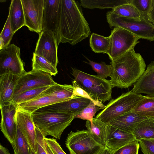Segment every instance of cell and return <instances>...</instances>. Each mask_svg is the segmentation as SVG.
<instances>
[{
	"mask_svg": "<svg viewBox=\"0 0 154 154\" xmlns=\"http://www.w3.org/2000/svg\"><path fill=\"white\" fill-rule=\"evenodd\" d=\"M59 30L60 43L74 45L90 36L89 24L75 1L61 0Z\"/></svg>",
	"mask_w": 154,
	"mask_h": 154,
	"instance_id": "obj_1",
	"label": "cell"
},
{
	"mask_svg": "<svg viewBox=\"0 0 154 154\" xmlns=\"http://www.w3.org/2000/svg\"><path fill=\"white\" fill-rule=\"evenodd\" d=\"M112 88H128L136 82L145 71L146 65L141 55L134 48L111 61Z\"/></svg>",
	"mask_w": 154,
	"mask_h": 154,
	"instance_id": "obj_2",
	"label": "cell"
},
{
	"mask_svg": "<svg viewBox=\"0 0 154 154\" xmlns=\"http://www.w3.org/2000/svg\"><path fill=\"white\" fill-rule=\"evenodd\" d=\"M32 116L35 127L45 137L51 136L58 140L75 116L69 113L57 112H34Z\"/></svg>",
	"mask_w": 154,
	"mask_h": 154,
	"instance_id": "obj_3",
	"label": "cell"
},
{
	"mask_svg": "<svg viewBox=\"0 0 154 154\" xmlns=\"http://www.w3.org/2000/svg\"><path fill=\"white\" fill-rule=\"evenodd\" d=\"M73 81L92 98L104 103L112 98V87L110 81L75 68L72 69Z\"/></svg>",
	"mask_w": 154,
	"mask_h": 154,
	"instance_id": "obj_4",
	"label": "cell"
},
{
	"mask_svg": "<svg viewBox=\"0 0 154 154\" xmlns=\"http://www.w3.org/2000/svg\"><path fill=\"white\" fill-rule=\"evenodd\" d=\"M107 22L110 27H119L131 32L139 39L154 41V25L147 17L140 20L122 17L108 11L106 14Z\"/></svg>",
	"mask_w": 154,
	"mask_h": 154,
	"instance_id": "obj_5",
	"label": "cell"
},
{
	"mask_svg": "<svg viewBox=\"0 0 154 154\" xmlns=\"http://www.w3.org/2000/svg\"><path fill=\"white\" fill-rule=\"evenodd\" d=\"M145 96L131 91L112 99L95 118L108 124L120 116L132 110Z\"/></svg>",
	"mask_w": 154,
	"mask_h": 154,
	"instance_id": "obj_6",
	"label": "cell"
},
{
	"mask_svg": "<svg viewBox=\"0 0 154 154\" xmlns=\"http://www.w3.org/2000/svg\"><path fill=\"white\" fill-rule=\"evenodd\" d=\"M65 143L70 154H97L105 147L95 141L86 130L71 131Z\"/></svg>",
	"mask_w": 154,
	"mask_h": 154,
	"instance_id": "obj_7",
	"label": "cell"
},
{
	"mask_svg": "<svg viewBox=\"0 0 154 154\" xmlns=\"http://www.w3.org/2000/svg\"><path fill=\"white\" fill-rule=\"evenodd\" d=\"M109 36L110 43L106 54L111 61L134 48L140 42L139 39L132 33L119 27H114Z\"/></svg>",
	"mask_w": 154,
	"mask_h": 154,
	"instance_id": "obj_8",
	"label": "cell"
},
{
	"mask_svg": "<svg viewBox=\"0 0 154 154\" xmlns=\"http://www.w3.org/2000/svg\"><path fill=\"white\" fill-rule=\"evenodd\" d=\"M26 72L19 47L13 44L0 50V75L9 73L21 75Z\"/></svg>",
	"mask_w": 154,
	"mask_h": 154,
	"instance_id": "obj_9",
	"label": "cell"
},
{
	"mask_svg": "<svg viewBox=\"0 0 154 154\" xmlns=\"http://www.w3.org/2000/svg\"><path fill=\"white\" fill-rule=\"evenodd\" d=\"M56 83L49 74L42 71L32 70L20 76L15 85L13 97L28 90L51 86Z\"/></svg>",
	"mask_w": 154,
	"mask_h": 154,
	"instance_id": "obj_10",
	"label": "cell"
},
{
	"mask_svg": "<svg viewBox=\"0 0 154 154\" xmlns=\"http://www.w3.org/2000/svg\"><path fill=\"white\" fill-rule=\"evenodd\" d=\"M25 25L31 31L38 34L42 31L44 0H21Z\"/></svg>",
	"mask_w": 154,
	"mask_h": 154,
	"instance_id": "obj_11",
	"label": "cell"
},
{
	"mask_svg": "<svg viewBox=\"0 0 154 154\" xmlns=\"http://www.w3.org/2000/svg\"><path fill=\"white\" fill-rule=\"evenodd\" d=\"M39 35L34 53L57 67L58 46L54 34L51 31L46 30L42 31Z\"/></svg>",
	"mask_w": 154,
	"mask_h": 154,
	"instance_id": "obj_12",
	"label": "cell"
},
{
	"mask_svg": "<svg viewBox=\"0 0 154 154\" xmlns=\"http://www.w3.org/2000/svg\"><path fill=\"white\" fill-rule=\"evenodd\" d=\"M44 1L42 31H51L54 35L58 46L60 40L59 22L61 0H44Z\"/></svg>",
	"mask_w": 154,
	"mask_h": 154,
	"instance_id": "obj_13",
	"label": "cell"
},
{
	"mask_svg": "<svg viewBox=\"0 0 154 154\" xmlns=\"http://www.w3.org/2000/svg\"><path fill=\"white\" fill-rule=\"evenodd\" d=\"M15 120L29 147L37 153L36 133L32 113L17 109Z\"/></svg>",
	"mask_w": 154,
	"mask_h": 154,
	"instance_id": "obj_14",
	"label": "cell"
},
{
	"mask_svg": "<svg viewBox=\"0 0 154 154\" xmlns=\"http://www.w3.org/2000/svg\"><path fill=\"white\" fill-rule=\"evenodd\" d=\"M91 101L86 98L78 97L45 106L34 112H60L69 113L75 116L88 105Z\"/></svg>",
	"mask_w": 154,
	"mask_h": 154,
	"instance_id": "obj_15",
	"label": "cell"
},
{
	"mask_svg": "<svg viewBox=\"0 0 154 154\" xmlns=\"http://www.w3.org/2000/svg\"><path fill=\"white\" fill-rule=\"evenodd\" d=\"M1 113V130L11 143L14 141L16 130L15 116L17 105L11 102L0 106Z\"/></svg>",
	"mask_w": 154,
	"mask_h": 154,
	"instance_id": "obj_16",
	"label": "cell"
},
{
	"mask_svg": "<svg viewBox=\"0 0 154 154\" xmlns=\"http://www.w3.org/2000/svg\"><path fill=\"white\" fill-rule=\"evenodd\" d=\"M135 140L133 133L126 132L109 124L105 146L114 151Z\"/></svg>",
	"mask_w": 154,
	"mask_h": 154,
	"instance_id": "obj_17",
	"label": "cell"
},
{
	"mask_svg": "<svg viewBox=\"0 0 154 154\" xmlns=\"http://www.w3.org/2000/svg\"><path fill=\"white\" fill-rule=\"evenodd\" d=\"M131 91L137 94H143L154 97V61L149 64L138 80L134 84Z\"/></svg>",
	"mask_w": 154,
	"mask_h": 154,
	"instance_id": "obj_18",
	"label": "cell"
},
{
	"mask_svg": "<svg viewBox=\"0 0 154 154\" xmlns=\"http://www.w3.org/2000/svg\"><path fill=\"white\" fill-rule=\"evenodd\" d=\"M148 118L139 116L131 110L120 116L108 124L124 131L132 133L139 123Z\"/></svg>",
	"mask_w": 154,
	"mask_h": 154,
	"instance_id": "obj_19",
	"label": "cell"
},
{
	"mask_svg": "<svg viewBox=\"0 0 154 154\" xmlns=\"http://www.w3.org/2000/svg\"><path fill=\"white\" fill-rule=\"evenodd\" d=\"M20 76L9 73L0 75V106L11 102L15 85Z\"/></svg>",
	"mask_w": 154,
	"mask_h": 154,
	"instance_id": "obj_20",
	"label": "cell"
},
{
	"mask_svg": "<svg viewBox=\"0 0 154 154\" xmlns=\"http://www.w3.org/2000/svg\"><path fill=\"white\" fill-rule=\"evenodd\" d=\"M109 124L96 118L87 120L85 126L94 139L105 146L106 134Z\"/></svg>",
	"mask_w": 154,
	"mask_h": 154,
	"instance_id": "obj_21",
	"label": "cell"
},
{
	"mask_svg": "<svg viewBox=\"0 0 154 154\" xmlns=\"http://www.w3.org/2000/svg\"><path fill=\"white\" fill-rule=\"evenodd\" d=\"M59 102V101L51 95L41 94L34 99L19 104L17 109L32 113L42 107Z\"/></svg>",
	"mask_w": 154,
	"mask_h": 154,
	"instance_id": "obj_22",
	"label": "cell"
},
{
	"mask_svg": "<svg viewBox=\"0 0 154 154\" xmlns=\"http://www.w3.org/2000/svg\"><path fill=\"white\" fill-rule=\"evenodd\" d=\"M11 28L15 33L25 25L24 13L21 0H12L9 8Z\"/></svg>",
	"mask_w": 154,
	"mask_h": 154,
	"instance_id": "obj_23",
	"label": "cell"
},
{
	"mask_svg": "<svg viewBox=\"0 0 154 154\" xmlns=\"http://www.w3.org/2000/svg\"><path fill=\"white\" fill-rule=\"evenodd\" d=\"M73 87L70 85H61L57 83L50 86L42 94L50 95L60 102L73 98Z\"/></svg>",
	"mask_w": 154,
	"mask_h": 154,
	"instance_id": "obj_24",
	"label": "cell"
},
{
	"mask_svg": "<svg viewBox=\"0 0 154 154\" xmlns=\"http://www.w3.org/2000/svg\"><path fill=\"white\" fill-rule=\"evenodd\" d=\"M131 0H81L80 5L84 8L90 9L98 8L112 9L119 6L130 4Z\"/></svg>",
	"mask_w": 154,
	"mask_h": 154,
	"instance_id": "obj_25",
	"label": "cell"
},
{
	"mask_svg": "<svg viewBox=\"0 0 154 154\" xmlns=\"http://www.w3.org/2000/svg\"><path fill=\"white\" fill-rule=\"evenodd\" d=\"M132 133L138 141L142 139L154 138V118H148L141 122Z\"/></svg>",
	"mask_w": 154,
	"mask_h": 154,
	"instance_id": "obj_26",
	"label": "cell"
},
{
	"mask_svg": "<svg viewBox=\"0 0 154 154\" xmlns=\"http://www.w3.org/2000/svg\"><path fill=\"white\" fill-rule=\"evenodd\" d=\"M132 110L139 116L154 118V97L145 96Z\"/></svg>",
	"mask_w": 154,
	"mask_h": 154,
	"instance_id": "obj_27",
	"label": "cell"
},
{
	"mask_svg": "<svg viewBox=\"0 0 154 154\" xmlns=\"http://www.w3.org/2000/svg\"><path fill=\"white\" fill-rule=\"evenodd\" d=\"M110 40L109 36L106 37L93 33L90 38V46L95 53L106 54L109 49Z\"/></svg>",
	"mask_w": 154,
	"mask_h": 154,
	"instance_id": "obj_28",
	"label": "cell"
},
{
	"mask_svg": "<svg viewBox=\"0 0 154 154\" xmlns=\"http://www.w3.org/2000/svg\"><path fill=\"white\" fill-rule=\"evenodd\" d=\"M50 86L42 87L25 91L14 96L11 102L18 105L31 100L39 97Z\"/></svg>",
	"mask_w": 154,
	"mask_h": 154,
	"instance_id": "obj_29",
	"label": "cell"
},
{
	"mask_svg": "<svg viewBox=\"0 0 154 154\" xmlns=\"http://www.w3.org/2000/svg\"><path fill=\"white\" fill-rule=\"evenodd\" d=\"M32 61V70L42 71L54 76L58 73L57 67L34 52L33 53Z\"/></svg>",
	"mask_w": 154,
	"mask_h": 154,
	"instance_id": "obj_30",
	"label": "cell"
},
{
	"mask_svg": "<svg viewBox=\"0 0 154 154\" xmlns=\"http://www.w3.org/2000/svg\"><path fill=\"white\" fill-rule=\"evenodd\" d=\"M11 144L14 154H30L29 146L16 124L14 138Z\"/></svg>",
	"mask_w": 154,
	"mask_h": 154,
	"instance_id": "obj_31",
	"label": "cell"
},
{
	"mask_svg": "<svg viewBox=\"0 0 154 154\" xmlns=\"http://www.w3.org/2000/svg\"><path fill=\"white\" fill-rule=\"evenodd\" d=\"M112 11L119 16L140 20L143 17L137 10L130 3L124 4L112 9Z\"/></svg>",
	"mask_w": 154,
	"mask_h": 154,
	"instance_id": "obj_32",
	"label": "cell"
},
{
	"mask_svg": "<svg viewBox=\"0 0 154 154\" xmlns=\"http://www.w3.org/2000/svg\"><path fill=\"white\" fill-rule=\"evenodd\" d=\"M14 34L11 27L10 17L8 15L0 35V50L10 45Z\"/></svg>",
	"mask_w": 154,
	"mask_h": 154,
	"instance_id": "obj_33",
	"label": "cell"
},
{
	"mask_svg": "<svg viewBox=\"0 0 154 154\" xmlns=\"http://www.w3.org/2000/svg\"><path fill=\"white\" fill-rule=\"evenodd\" d=\"M89 62H85L89 64L92 69L95 72L97 75L103 79L111 76L112 67L111 64H106L105 62L98 63L92 61L86 57Z\"/></svg>",
	"mask_w": 154,
	"mask_h": 154,
	"instance_id": "obj_34",
	"label": "cell"
},
{
	"mask_svg": "<svg viewBox=\"0 0 154 154\" xmlns=\"http://www.w3.org/2000/svg\"><path fill=\"white\" fill-rule=\"evenodd\" d=\"M74 90L73 97H81L86 98L92 101L95 105L103 109L106 106L102 102L99 100H96L92 98L85 91L82 89L74 81L72 82Z\"/></svg>",
	"mask_w": 154,
	"mask_h": 154,
	"instance_id": "obj_35",
	"label": "cell"
},
{
	"mask_svg": "<svg viewBox=\"0 0 154 154\" xmlns=\"http://www.w3.org/2000/svg\"><path fill=\"white\" fill-rule=\"evenodd\" d=\"M100 109L91 101L88 105L84 108L78 114L74 117V119L90 121L93 118L96 112Z\"/></svg>",
	"mask_w": 154,
	"mask_h": 154,
	"instance_id": "obj_36",
	"label": "cell"
},
{
	"mask_svg": "<svg viewBox=\"0 0 154 154\" xmlns=\"http://www.w3.org/2000/svg\"><path fill=\"white\" fill-rule=\"evenodd\" d=\"M132 5L143 17H147L151 8V0H131Z\"/></svg>",
	"mask_w": 154,
	"mask_h": 154,
	"instance_id": "obj_37",
	"label": "cell"
},
{
	"mask_svg": "<svg viewBox=\"0 0 154 154\" xmlns=\"http://www.w3.org/2000/svg\"><path fill=\"white\" fill-rule=\"evenodd\" d=\"M140 144L135 140L114 151L113 154H138Z\"/></svg>",
	"mask_w": 154,
	"mask_h": 154,
	"instance_id": "obj_38",
	"label": "cell"
},
{
	"mask_svg": "<svg viewBox=\"0 0 154 154\" xmlns=\"http://www.w3.org/2000/svg\"><path fill=\"white\" fill-rule=\"evenodd\" d=\"M139 142L143 154H154V138L141 139Z\"/></svg>",
	"mask_w": 154,
	"mask_h": 154,
	"instance_id": "obj_39",
	"label": "cell"
},
{
	"mask_svg": "<svg viewBox=\"0 0 154 154\" xmlns=\"http://www.w3.org/2000/svg\"><path fill=\"white\" fill-rule=\"evenodd\" d=\"M44 140L54 154H66L55 139L46 137Z\"/></svg>",
	"mask_w": 154,
	"mask_h": 154,
	"instance_id": "obj_40",
	"label": "cell"
},
{
	"mask_svg": "<svg viewBox=\"0 0 154 154\" xmlns=\"http://www.w3.org/2000/svg\"><path fill=\"white\" fill-rule=\"evenodd\" d=\"M36 133L37 147L38 154H47L45 147V137L40 130L35 127Z\"/></svg>",
	"mask_w": 154,
	"mask_h": 154,
	"instance_id": "obj_41",
	"label": "cell"
},
{
	"mask_svg": "<svg viewBox=\"0 0 154 154\" xmlns=\"http://www.w3.org/2000/svg\"><path fill=\"white\" fill-rule=\"evenodd\" d=\"M148 20L154 25V0H151L150 10L147 14Z\"/></svg>",
	"mask_w": 154,
	"mask_h": 154,
	"instance_id": "obj_42",
	"label": "cell"
},
{
	"mask_svg": "<svg viewBox=\"0 0 154 154\" xmlns=\"http://www.w3.org/2000/svg\"><path fill=\"white\" fill-rule=\"evenodd\" d=\"M113 152L105 146L97 154H113Z\"/></svg>",
	"mask_w": 154,
	"mask_h": 154,
	"instance_id": "obj_43",
	"label": "cell"
},
{
	"mask_svg": "<svg viewBox=\"0 0 154 154\" xmlns=\"http://www.w3.org/2000/svg\"><path fill=\"white\" fill-rule=\"evenodd\" d=\"M0 154H11V153L7 148L0 144Z\"/></svg>",
	"mask_w": 154,
	"mask_h": 154,
	"instance_id": "obj_44",
	"label": "cell"
},
{
	"mask_svg": "<svg viewBox=\"0 0 154 154\" xmlns=\"http://www.w3.org/2000/svg\"><path fill=\"white\" fill-rule=\"evenodd\" d=\"M45 147L46 151L47 154H54L51 149L45 142Z\"/></svg>",
	"mask_w": 154,
	"mask_h": 154,
	"instance_id": "obj_45",
	"label": "cell"
},
{
	"mask_svg": "<svg viewBox=\"0 0 154 154\" xmlns=\"http://www.w3.org/2000/svg\"><path fill=\"white\" fill-rule=\"evenodd\" d=\"M30 154H38L37 153H36L33 151L29 147Z\"/></svg>",
	"mask_w": 154,
	"mask_h": 154,
	"instance_id": "obj_46",
	"label": "cell"
}]
</instances>
